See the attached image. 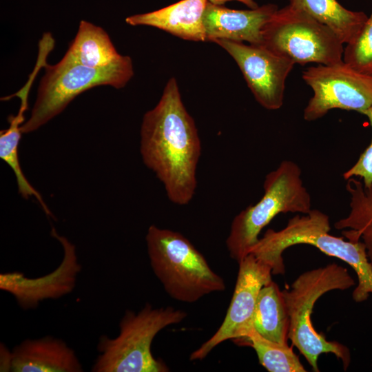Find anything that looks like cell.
I'll return each mask as SVG.
<instances>
[{
  "instance_id": "cell-1",
  "label": "cell",
  "mask_w": 372,
  "mask_h": 372,
  "mask_svg": "<svg viewBox=\"0 0 372 372\" xmlns=\"http://www.w3.org/2000/svg\"><path fill=\"white\" fill-rule=\"evenodd\" d=\"M140 152L169 200L178 205L188 204L197 187L201 143L174 77L167 81L157 105L143 116Z\"/></svg>"
},
{
  "instance_id": "cell-2",
  "label": "cell",
  "mask_w": 372,
  "mask_h": 372,
  "mask_svg": "<svg viewBox=\"0 0 372 372\" xmlns=\"http://www.w3.org/2000/svg\"><path fill=\"white\" fill-rule=\"evenodd\" d=\"M330 230L329 216L318 209H311L303 216L296 215L290 218L280 230H267L249 254L268 264L272 269V274L283 275L284 251L298 244L312 245L353 268L358 277V285L353 291L352 298L356 302H364L372 293V267L365 245L360 240H344L343 237L331 235Z\"/></svg>"
},
{
  "instance_id": "cell-3",
  "label": "cell",
  "mask_w": 372,
  "mask_h": 372,
  "mask_svg": "<svg viewBox=\"0 0 372 372\" xmlns=\"http://www.w3.org/2000/svg\"><path fill=\"white\" fill-rule=\"evenodd\" d=\"M355 284L348 270L336 263L307 271L281 291L289 316L288 339L298 348L313 371L318 372V359L322 353H333L342 360L344 370L351 362L347 347L328 341L318 333L311 316L315 302L325 293L348 289Z\"/></svg>"
},
{
  "instance_id": "cell-4",
  "label": "cell",
  "mask_w": 372,
  "mask_h": 372,
  "mask_svg": "<svg viewBox=\"0 0 372 372\" xmlns=\"http://www.w3.org/2000/svg\"><path fill=\"white\" fill-rule=\"evenodd\" d=\"M152 271L173 299L193 303L225 290V282L182 234L151 225L145 236Z\"/></svg>"
},
{
  "instance_id": "cell-5",
  "label": "cell",
  "mask_w": 372,
  "mask_h": 372,
  "mask_svg": "<svg viewBox=\"0 0 372 372\" xmlns=\"http://www.w3.org/2000/svg\"><path fill=\"white\" fill-rule=\"evenodd\" d=\"M187 313L173 307L154 308L146 303L135 313L126 310L114 338L101 335L92 372H167V365L156 359L152 343L164 328L183 321Z\"/></svg>"
},
{
  "instance_id": "cell-6",
  "label": "cell",
  "mask_w": 372,
  "mask_h": 372,
  "mask_svg": "<svg viewBox=\"0 0 372 372\" xmlns=\"http://www.w3.org/2000/svg\"><path fill=\"white\" fill-rule=\"evenodd\" d=\"M301 173L298 164L285 160L266 176L260 200L241 211L231 223L226 245L232 259L242 260L258 241L261 230L278 214L310 211L311 196Z\"/></svg>"
},
{
  "instance_id": "cell-7",
  "label": "cell",
  "mask_w": 372,
  "mask_h": 372,
  "mask_svg": "<svg viewBox=\"0 0 372 372\" xmlns=\"http://www.w3.org/2000/svg\"><path fill=\"white\" fill-rule=\"evenodd\" d=\"M29 119L22 133L37 130L59 114L79 94L100 85L123 87L134 74L132 61L125 56L119 62L102 68L79 64L66 55L54 65L46 64Z\"/></svg>"
},
{
  "instance_id": "cell-8",
  "label": "cell",
  "mask_w": 372,
  "mask_h": 372,
  "mask_svg": "<svg viewBox=\"0 0 372 372\" xmlns=\"http://www.w3.org/2000/svg\"><path fill=\"white\" fill-rule=\"evenodd\" d=\"M262 45L295 64L343 61L344 43L328 26L291 5L278 9L262 29Z\"/></svg>"
},
{
  "instance_id": "cell-9",
  "label": "cell",
  "mask_w": 372,
  "mask_h": 372,
  "mask_svg": "<svg viewBox=\"0 0 372 372\" xmlns=\"http://www.w3.org/2000/svg\"><path fill=\"white\" fill-rule=\"evenodd\" d=\"M302 76L313 91L304 110L305 121L319 119L333 109L364 114L372 105V76L354 70L344 61L310 66Z\"/></svg>"
},
{
  "instance_id": "cell-10",
  "label": "cell",
  "mask_w": 372,
  "mask_h": 372,
  "mask_svg": "<svg viewBox=\"0 0 372 372\" xmlns=\"http://www.w3.org/2000/svg\"><path fill=\"white\" fill-rule=\"evenodd\" d=\"M236 285L225 318L215 333L189 357L201 360L218 344L227 340H238L251 329V321L258 293L271 279L272 269L267 263L247 254L238 262Z\"/></svg>"
},
{
  "instance_id": "cell-11",
  "label": "cell",
  "mask_w": 372,
  "mask_h": 372,
  "mask_svg": "<svg viewBox=\"0 0 372 372\" xmlns=\"http://www.w3.org/2000/svg\"><path fill=\"white\" fill-rule=\"evenodd\" d=\"M214 43L225 49L238 65L257 102L269 110L283 104L286 79L295 63L262 45L225 39Z\"/></svg>"
},
{
  "instance_id": "cell-12",
  "label": "cell",
  "mask_w": 372,
  "mask_h": 372,
  "mask_svg": "<svg viewBox=\"0 0 372 372\" xmlns=\"http://www.w3.org/2000/svg\"><path fill=\"white\" fill-rule=\"evenodd\" d=\"M51 234L61 244L64 256L53 272L42 277L29 278L14 271L0 275V288L10 293L23 309H34L45 299L59 298L70 293L75 287L81 265L75 246L53 228Z\"/></svg>"
},
{
  "instance_id": "cell-13",
  "label": "cell",
  "mask_w": 372,
  "mask_h": 372,
  "mask_svg": "<svg viewBox=\"0 0 372 372\" xmlns=\"http://www.w3.org/2000/svg\"><path fill=\"white\" fill-rule=\"evenodd\" d=\"M278 6L267 3L249 10H234L208 1L203 16L207 41L225 39L261 45L262 29Z\"/></svg>"
},
{
  "instance_id": "cell-14",
  "label": "cell",
  "mask_w": 372,
  "mask_h": 372,
  "mask_svg": "<svg viewBox=\"0 0 372 372\" xmlns=\"http://www.w3.org/2000/svg\"><path fill=\"white\" fill-rule=\"evenodd\" d=\"M8 371L14 372H81L75 351L52 335L25 339L9 353Z\"/></svg>"
},
{
  "instance_id": "cell-15",
  "label": "cell",
  "mask_w": 372,
  "mask_h": 372,
  "mask_svg": "<svg viewBox=\"0 0 372 372\" xmlns=\"http://www.w3.org/2000/svg\"><path fill=\"white\" fill-rule=\"evenodd\" d=\"M209 0H181L151 12L125 19L130 25H148L183 39L207 41L203 16Z\"/></svg>"
},
{
  "instance_id": "cell-16",
  "label": "cell",
  "mask_w": 372,
  "mask_h": 372,
  "mask_svg": "<svg viewBox=\"0 0 372 372\" xmlns=\"http://www.w3.org/2000/svg\"><path fill=\"white\" fill-rule=\"evenodd\" d=\"M83 65L102 68L121 61L120 54L108 34L101 27L82 20L74 40L65 54Z\"/></svg>"
},
{
  "instance_id": "cell-17",
  "label": "cell",
  "mask_w": 372,
  "mask_h": 372,
  "mask_svg": "<svg viewBox=\"0 0 372 372\" xmlns=\"http://www.w3.org/2000/svg\"><path fill=\"white\" fill-rule=\"evenodd\" d=\"M346 189L350 194V211L335 224L337 229H345L342 235L350 240H361L365 245L367 258L372 267V185L364 187L360 179L347 180Z\"/></svg>"
},
{
  "instance_id": "cell-18",
  "label": "cell",
  "mask_w": 372,
  "mask_h": 372,
  "mask_svg": "<svg viewBox=\"0 0 372 372\" xmlns=\"http://www.w3.org/2000/svg\"><path fill=\"white\" fill-rule=\"evenodd\" d=\"M289 316L278 285L271 280L258 296L251 327L260 335L273 342L287 344Z\"/></svg>"
},
{
  "instance_id": "cell-19",
  "label": "cell",
  "mask_w": 372,
  "mask_h": 372,
  "mask_svg": "<svg viewBox=\"0 0 372 372\" xmlns=\"http://www.w3.org/2000/svg\"><path fill=\"white\" fill-rule=\"evenodd\" d=\"M289 5L328 26L344 44L357 37L368 19L364 12L349 10L337 0H290Z\"/></svg>"
},
{
  "instance_id": "cell-20",
  "label": "cell",
  "mask_w": 372,
  "mask_h": 372,
  "mask_svg": "<svg viewBox=\"0 0 372 372\" xmlns=\"http://www.w3.org/2000/svg\"><path fill=\"white\" fill-rule=\"evenodd\" d=\"M251 347L256 351L260 364L269 372H305L298 356L288 344H280L267 340L254 328L238 340Z\"/></svg>"
},
{
  "instance_id": "cell-21",
  "label": "cell",
  "mask_w": 372,
  "mask_h": 372,
  "mask_svg": "<svg viewBox=\"0 0 372 372\" xmlns=\"http://www.w3.org/2000/svg\"><path fill=\"white\" fill-rule=\"evenodd\" d=\"M343 61L354 70L372 76V12L357 37L344 48Z\"/></svg>"
},
{
  "instance_id": "cell-22",
  "label": "cell",
  "mask_w": 372,
  "mask_h": 372,
  "mask_svg": "<svg viewBox=\"0 0 372 372\" xmlns=\"http://www.w3.org/2000/svg\"><path fill=\"white\" fill-rule=\"evenodd\" d=\"M372 129V105L364 113ZM351 177H359L364 187L372 185V138L369 145L361 154L357 162L343 174L347 180Z\"/></svg>"
},
{
  "instance_id": "cell-23",
  "label": "cell",
  "mask_w": 372,
  "mask_h": 372,
  "mask_svg": "<svg viewBox=\"0 0 372 372\" xmlns=\"http://www.w3.org/2000/svg\"><path fill=\"white\" fill-rule=\"evenodd\" d=\"M230 1H237L241 2L250 9H254L258 7V3L254 0H209V1L211 3L219 6H223L226 2Z\"/></svg>"
}]
</instances>
